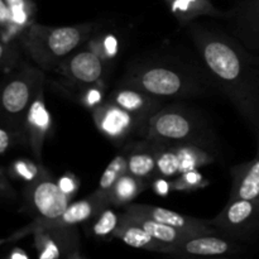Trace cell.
I'll return each mask as SVG.
<instances>
[{
  "instance_id": "6da1fadb",
  "label": "cell",
  "mask_w": 259,
  "mask_h": 259,
  "mask_svg": "<svg viewBox=\"0 0 259 259\" xmlns=\"http://www.w3.org/2000/svg\"><path fill=\"white\" fill-rule=\"evenodd\" d=\"M212 86L232 101L259 138V58L237 38L195 24L189 29Z\"/></svg>"
},
{
  "instance_id": "7a4b0ae2",
  "label": "cell",
  "mask_w": 259,
  "mask_h": 259,
  "mask_svg": "<svg viewBox=\"0 0 259 259\" xmlns=\"http://www.w3.org/2000/svg\"><path fill=\"white\" fill-rule=\"evenodd\" d=\"M192 68L172 62H143L126 71L121 85L139 89L162 100L200 95L212 83L206 71Z\"/></svg>"
},
{
  "instance_id": "3957f363",
  "label": "cell",
  "mask_w": 259,
  "mask_h": 259,
  "mask_svg": "<svg viewBox=\"0 0 259 259\" xmlns=\"http://www.w3.org/2000/svg\"><path fill=\"white\" fill-rule=\"evenodd\" d=\"M94 24L47 27L32 23L19 38L28 57L43 70H58L61 63L90 39Z\"/></svg>"
},
{
  "instance_id": "277c9868",
  "label": "cell",
  "mask_w": 259,
  "mask_h": 259,
  "mask_svg": "<svg viewBox=\"0 0 259 259\" xmlns=\"http://www.w3.org/2000/svg\"><path fill=\"white\" fill-rule=\"evenodd\" d=\"M138 134L154 143L196 144L212 149V133L205 120L184 106L159 109L142 123Z\"/></svg>"
},
{
  "instance_id": "5b68a950",
  "label": "cell",
  "mask_w": 259,
  "mask_h": 259,
  "mask_svg": "<svg viewBox=\"0 0 259 259\" xmlns=\"http://www.w3.org/2000/svg\"><path fill=\"white\" fill-rule=\"evenodd\" d=\"M45 72L40 67L22 65L3 88V125L12 129L23 141H27L24 124L30 105L45 83Z\"/></svg>"
},
{
  "instance_id": "8992f818",
  "label": "cell",
  "mask_w": 259,
  "mask_h": 259,
  "mask_svg": "<svg viewBox=\"0 0 259 259\" xmlns=\"http://www.w3.org/2000/svg\"><path fill=\"white\" fill-rule=\"evenodd\" d=\"M27 204L35 217L34 222H51L60 218L71 205L68 197L45 168L25 191Z\"/></svg>"
},
{
  "instance_id": "52a82bcc",
  "label": "cell",
  "mask_w": 259,
  "mask_h": 259,
  "mask_svg": "<svg viewBox=\"0 0 259 259\" xmlns=\"http://www.w3.org/2000/svg\"><path fill=\"white\" fill-rule=\"evenodd\" d=\"M210 224L229 238H247L259 230V202L254 200H229L227 206Z\"/></svg>"
},
{
  "instance_id": "ba28073f",
  "label": "cell",
  "mask_w": 259,
  "mask_h": 259,
  "mask_svg": "<svg viewBox=\"0 0 259 259\" xmlns=\"http://www.w3.org/2000/svg\"><path fill=\"white\" fill-rule=\"evenodd\" d=\"M110 205L108 197L103 196V195L98 194L94 191L90 196L86 199L80 200V201L71 202L70 206L67 207L65 212L61 215L60 218L51 222H33L29 225H27L23 229L18 230L14 234L10 235L8 239L3 240V243L7 242H15V240L20 239V238L25 237V235L34 233L35 230L40 229V228H48V227H76L77 224L85 223L88 220L94 219L96 215L100 211H103L106 206Z\"/></svg>"
},
{
  "instance_id": "9c48e42d",
  "label": "cell",
  "mask_w": 259,
  "mask_h": 259,
  "mask_svg": "<svg viewBox=\"0 0 259 259\" xmlns=\"http://www.w3.org/2000/svg\"><path fill=\"white\" fill-rule=\"evenodd\" d=\"M93 119L99 132L110 141L121 143L132 133H138L143 120L109 100L93 110Z\"/></svg>"
},
{
  "instance_id": "30bf717a",
  "label": "cell",
  "mask_w": 259,
  "mask_h": 259,
  "mask_svg": "<svg viewBox=\"0 0 259 259\" xmlns=\"http://www.w3.org/2000/svg\"><path fill=\"white\" fill-rule=\"evenodd\" d=\"M33 235L38 259H67L80 250L76 227L40 228Z\"/></svg>"
},
{
  "instance_id": "8fae6325",
  "label": "cell",
  "mask_w": 259,
  "mask_h": 259,
  "mask_svg": "<svg viewBox=\"0 0 259 259\" xmlns=\"http://www.w3.org/2000/svg\"><path fill=\"white\" fill-rule=\"evenodd\" d=\"M104 60L89 48L76 51L58 67L63 77L83 88L99 85L104 75Z\"/></svg>"
},
{
  "instance_id": "7c38bea8",
  "label": "cell",
  "mask_w": 259,
  "mask_h": 259,
  "mask_svg": "<svg viewBox=\"0 0 259 259\" xmlns=\"http://www.w3.org/2000/svg\"><path fill=\"white\" fill-rule=\"evenodd\" d=\"M233 35L249 51H259V0H238L227 13Z\"/></svg>"
},
{
  "instance_id": "4fadbf2b",
  "label": "cell",
  "mask_w": 259,
  "mask_h": 259,
  "mask_svg": "<svg viewBox=\"0 0 259 259\" xmlns=\"http://www.w3.org/2000/svg\"><path fill=\"white\" fill-rule=\"evenodd\" d=\"M124 211L144 215V217L151 218V219L162 223V224L169 225V227L191 233V234H219V232L210 224V220H201L197 219V218L187 217V215L180 214V212L172 211V210L164 209V207L153 206V205L128 204Z\"/></svg>"
},
{
  "instance_id": "5bb4252c",
  "label": "cell",
  "mask_w": 259,
  "mask_h": 259,
  "mask_svg": "<svg viewBox=\"0 0 259 259\" xmlns=\"http://www.w3.org/2000/svg\"><path fill=\"white\" fill-rule=\"evenodd\" d=\"M239 245L229 237H218L217 234L194 235L175 245V257L214 258L238 252Z\"/></svg>"
},
{
  "instance_id": "9a60e30c",
  "label": "cell",
  "mask_w": 259,
  "mask_h": 259,
  "mask_svg": "<svg viewBox=\"0 0 259 259\" xmlns=\"http://www.w3.org/2000/svg\"><path fill=\"white\" fill-rule=\"evenodd\" d=\"M51 125H52V118H51L50 111L46 106L45 94H43L42 89L30 105L24 124L27 142L37 161H40V158H42L43 144H45L46 138L50 133Z\"/></svg>"
},
{
  "instance_id": "2e32d148",
  "label": "cell",
  "mask_w": 259,
  "mask_h": 259,
  "mask_svg": "<svg viewBox=\"0 0 259 259\" xmlns=\"http://www.w3.org/2000/svg\"><path fill=\"white\" fill-rule=\"evenodd\" d=\"M114 238L120 239L129 247L138 249L149 250V252L162 253V254L174 255L175 245L167 244L152 237L141 225L131 219L125 212L120 215V224L114 233Z\"/></svg>"
},
{
  "instance_id": "e0dca14e",
  "label": "cell",
  "mask_w": 259,
  "mask_h": 259,
  "mask_svg": "<svg viewBox=\"0 0 259 259\" xmlns=\"http://www.w3.org/2000/svg\"><path fill=\"white\" fill-rule=\"evenodd\" d=\"M110 101L138 116L143 121L162 109V99L132 86L121 85V88L114 90L110 95Z\"/></svg>"
},
{
  "instance_id": "ac0fdd59",
  "label": "cell",
  "mask_w": 259,
  "mask_h": 259,
  "mask_svg": "<svg viewBox=\"0 0 259 259\" xmlns=\"http://www.w3.org/2000/svg\"><path fill=\"white\" fill-rule=\"evenodd\" d=\"M232 190L229 200H254L259 202V138L257 154L249 162L239 164L232 169Z\"/></svg>"
},
{
  "instance_id": "d6986e66",
  "label": "cell",
  "mask_w": 259,
  "mask_h": 259,
  "mask_svg": "<svg viewBox=\"0 0 259 259\" xmlns=\"http://www.w3.org/2000/svg\"><path fill=\"white\" fill-rule=\"evenodd\" d=\"M159 146V143H154L147 139L132 144L131 148L126 151L128 174L146 181L156 176V174H158L156 159Z\"/></svg>"
},
{
  "instance_id": "ffe728a7",
  "label": "cell",
  "mask_w": 259,
  "mask_h": 259,
  "mask_svg": "<svg viewBox=\"0 0 259 259\" xmlns=\"http://www.w3.org/2000/svg\"><path fill=\"white\" fill-rule=\"evenodd\" d=\"M164 2L181 24H186L196 18L205 17V15L227 18V13L218 10L211 0H164Z\"/></svg>"
},
{
  "instance_id": "44dd1931",
  "label": "cell",
  "mask_w": 259,
  "mask_h": 259,
  "mask_svg": "<svg viewBox=\"0 0 259 259\" xmlns=\"http://www.w3.org/2000/svg\"><path fill=\"white\" fill-rule=\"evenodd\" d=\"M125 212L129 218H131L133 222H136L137 224L141 225L146 232H148L156 239L161 240V242L167 243V244L171 245H177L179 243L184 242L187 238L194 237L196 234H191V233L184 232V230L176 229L174 227H169V225L162 224V223L156 222V220L151 219L148 217H144L141 214H134V212Z\"/></svg>"
},
{
  "instance_id": "7402d4cb",
  "label": "cell",
  "mask_w": 259,
  "mask_h": 259,
  "mask_svg": "<svg viewBox=\"0 0 259 259\" xmlns=\"http://www.w3.org/2000/svg\"><path fill=\"white\" fill-rule=\"evenodd\" d=\"M172 147L179 157L180 174L199 169L200 167H204L215 161L211 149L206 147L196 146V144H175Z\"/></svg>"
},
{
  "instance_id": "603a6c76",
  "label": "cell",
  "mask_w": 259,
  "mask_h": 259,
  "mask_svg": "<svg viewBox=\"0 0 259 259\" xmlns=\"http://www.w3.org/2000/svg\"><path fill=\"white\" fill-rule=\"evenodd\" d=\"M146 189V180L138 179L131 174H125L116 181V184L111 189L109 194V201L114 206H126Z\"/></svg>"
},
{
  "instance_id": "cb8c5ba5",
  "label": "cell",
  "mask_w": 259,
  "mask_h": 259,
  "mask_svg": "<svg viewBox=\"0 0 259 259\" xmlns=\"http://www.w3.org/2000/svg\"><path fill=\"white\" fill-rule=\"evenodd\" d=\"M125 174H128V158H126V153L119 154V156H116L115 158L108 164V167L105 168L104 174L101 175L100 181H99V186L95 191L109 199V194H110L114 185H115L116 181Z\"/></svg>"
},
{
  "instance_id": "d4e9b609",
  "label": "cell",
  "mask_w": 259,
  "mask_h": 259,
  "mask_svg": "<svg viewBox=\"0 0 259 259\" xmlns=\"http://www.w3.org/2000/svg\"><path fill=\"white\" fill-rule=\"evenodd\" d=\"M120 224V217L106 206L103 211L99 212L94 218V223L91 225V234L100 239H106V238H114V233L118 229Z\"/></svg>"
},
{
  "instance_id": "484cf974",
  "label": "cell",
  "mask_w": 259,
  "mask_h": 259,
  "mask_svg": "<svg viewBox=\"0 0 259 259\" xmlns=\"http://www.w3.org/2000/svg\"><path fill=\"white\" fill-rule=\"evenodd\" d=\"M157 172L159 176L169 179L175 175L180 174L179 157L176 151L172 146L161 144L158 152H157Z\"/></svg>"
},
{
  "instance_id": "4316f807",
  "label": "cell",
  "mask_w": 259,
  "mask_h": 259,
  "mask_svg": "<svg viewBox=\"0 0 259 259\" xmlns=\"http://www.w3.org/2000/svg\"><path fill=\"white\" fill-rule=\"evenodd\" d=\"M209 184L206 179L199 172V169L180 174L176 180L172 181V189L175 191H195Z\"/></svg>"
},
{
  "instance_id": "83f0119b",
  "label": "cell",
  "mask_w": 259,
  "mask_h": 259,
  "mask_svg": "<svg viewBox=\"0 0 259 259\" xmlns=\"http://www.w3.org/2000/svg\"><path fill=\"white\" fill-rule=\"evenodd\" d=\"M89 47L95 51L103 60H110L118 52V40L114 35L106 34L100 38L89 39Z\"/></svg>"
},
{
  "instance_id": "f1b7e54d",
  "label": "cell",
  "mask_w": 259,
  "mask_h": 259,
  "mask_svg": "<svg viewBox=\"0 0 259 259\" xmlns=\"http://www.w3.org/2000/svg\"><path fill=\"white\" fill-rule=\"evenodd\" d=\"M9 169V175L14 176L15 179H22L27 182H32L39 176L43 168H38L33 162L28 161V159H17L15 162H13Z\"/></svg>"
},
{
  "instance_id": "f546056e",
  "label": "cell",
  "mask_w": 259,
  "mask_h": 259,
  "mask_svg": "<svg viewBox=\"0 0 259 259\" xmlns=\"http://www.w3.org/2000/svg\"><path fill=\"white\" fill-rule=\"evenodd\" d=\"M19 58V47L15 40H2V67L4 72H9Z\"/></svg>"
},
{
  "instance_id": "4dcf8cb0",
  "label": "cell",
  "mask_w": 259,
  "mask_h": 259,
  "mask_svg": "<svg viewBox=\"0 0 259 259\" xmlns=\"http://www.w3.org/2000/svg\"><path fill=\"white\" fill-rule=\"evenodd\" d=\"M101 101H103V91L98 85L86 88L85 93L81 96V103L88 106L89 109H91V110L101 105Z\"/></svg>"
},
{
  "instance_id": "1f68e13d",
  "label": "cell",
  "mask_w": 259,
  "mask_h": 259,
  "mask_svg": "<svg viewBox=\"0 0 259 259\" xmlns=\"http://www.w3.org/2000/svg\"><path fill=\"white\" fill-rule=\"evenodd\" d=\"M23 139L8 126L2 125L0 128V153L4 154L14 143H19Z\"/></svg>"
},
{
  "instance_id": "d6a6232c",
  "label": "cell",
  "mask_w": 259,
  "mask_h": 259,
  "mask_svg": "<svg viewBox=\"0 0 259 259\" xmlns=\"http://www.w3.org/2000/svg\"><path fill=\"white\" fill-rule=\"evenodd\" d=\"M57 182L58 186L61 187V190H62L68 197H72L73 195L76 194V191H77L78 186H80V182H78V180L76 179L72 174L65 175V176H62L61 179H58Z\"/></svg>"
},
{
  "instance_id": "836d02e7",
  "label": "cell",
  "mask_w": 259,
  "mask_h": 259,
  "mask_svg": "<svg viewBox=\"0 0 259 259\" xmlns=\"http://www.w3.org/2000/svg\"><path fill=\"white\" fill-rule=\"evenodd\" d=\"M152 189L159 196H166L171 190H174L172 189V181H168V179L163 176L154 179V181L152 182Z\"/></svg>"
},
{
  "instance_id": "e575fe53",
  "label": "cell",
  "mask_w": 259,
  "mask_h": 259,
  "mask_svg": "<svg viewBox=\"0 0 259 259\" xmlns=\"http://www.w3.org/2000/svg\"><path fill=\"white\" fill-rule=\"evenodd\" d=\"M9 259H28V257H27V254H25V253L23 252V250L15 249L14 252H13L12 254H10Z\"/></svg>"
},
{
  "instance_id": "d590c367",
  "label": "cell",
  "mask_w": 259,
  "mask_h": 259,
  "mask_svg": "<svg viewBox=\"0 0 259 259\" xmlns=\"http://www.w3.org/2000/svg\"><path fill=\"white\" fill-rule=\"evenodd\" d=\"M67 259H86V258L83 257L82 253H81L80 250H77V252H75V253H73V254H71Z\"/></svg>"
},
{
  "instance_id": "8d00e7d4",
  "label": "cell",
  "mask_w": 259,
  "mask_h": 259,
  "mask_svg": "<svg viewBox=\"0 0 259 259\" xmlns=\"http://www.w3.org/2000/svg\"><path fill=\"white\" fill-rule=\"evenodd\" d=\"M179 258H181V259H194V257H179ZM195 258H197V259H206V258H201V257H195ZM207 259H214V258H207Z\"/></svg>"
},
{
  "instance_id": "74e56055",
  "label": "cell",
  "mask_w": 259,
  "mask_h": 259,
  "mask_svg": "<svg viewBox=\"0 0 259 259\" xmlns=\"http://www.w3.org/2000/svg\"><path fill=\"white\" fill-rule=\"evenodd\" d=\"M8 259H9V258H8Z\"/></svg>"
}]
</instances>
